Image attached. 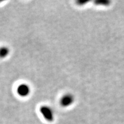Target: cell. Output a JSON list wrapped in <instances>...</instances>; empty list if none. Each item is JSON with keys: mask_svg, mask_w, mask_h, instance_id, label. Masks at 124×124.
Wrapping results in <instances>:
<instances>
[{"mask_svg": "<svg viewBox=\"0 0 124 124\" xmlns=\"http://www.w3.org/2000/svg\"><path fill=\"white\" fill-rule=\"evenodd\" d=\"M40 111L44 116V118L48 122H53L54 120V115L53 112L49 107L46 106H43L40 108Z\"/></svg>", "mask_w": 124, "mask_h": 124, "instance_id": "obj_1", "label": "cell"}, {"mask_svg": "<svg viewBox=\"0 0 124 124\" xmlns=\"http://www.w3.org/2000/svg\"><path fill=\"white\" fill-rule=\"evenodd\" d=\"M74 98L72 94H67L65 96L62 97L61 99L60 103L62 106H64V107H67L70 105H71L72 103H74Z\"/></svg>", "mask_w": 124, "mask_h": 124, "instance_id": "obj_2", "label": "cell"}, {"mask_svg": "<svg viewBox=\"0 0 124 124\" xmlns=\"http://www.w3.org/2000/svg\"><path fill=\"white\" fill-rule=\"evenodd\" d=\"M17 93L22 97H25L29 94L30 87L27 84H21L18 86L17 89Z\"/></svg>", "mask_w": 124, "mask_h": 124, "instance_id": "obj_3", "label": "cell"}, {"mask_svg": "<svg viewBox=\"0 0 124 124\" xmlns=\"http://www.w3.org/2000/svg\"><path fill=\"white\" fill-rule=\"evenodd\" d=\"M9 52L10 51L7 47H0V58H5L8 56Z\"/></svg>", "mask_w": 124, "mask_h": 124, "instance_id": "obj_4", "label": "cell"}]
</instances>
